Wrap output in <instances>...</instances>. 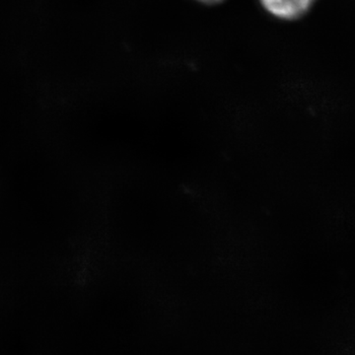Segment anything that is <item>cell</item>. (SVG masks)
I'll use <instances>...</instances> for the list:
<instances>
[{
  "label": "cell",
  "mask_w": 355,
  "mask_h": 355,
  "mask_svg": "<svg viewBox=\"0 0 355 355\" xmlns=\"http://www.w3.org/2000/svg\"><path fill=\"white\" fill-rule=\"evenodd\" d=\"M196 1L205 4V6H216V4H220L224 0H196Z\"/></svg>",
  "instance_id": "cell-2"
},
{
  "label": "cell",
  "mask_w": 355,
  "mask_h": 355,
  "mask_svg": "<svg viewBox=\"0 0 355 355\" xmlns=\"http://www.w3.org/2000/svg\"><path fill=\"white\" fill-rule=\"evenodd\" d=\"M270 15L282 20H295L308 12L315 0H259Z\"/></svg>",
  "instance_id": "cell-1"
}]
</instances>
